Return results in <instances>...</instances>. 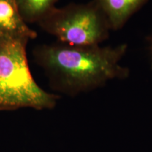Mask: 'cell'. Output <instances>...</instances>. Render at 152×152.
Instances as JSON below:
<instances>
[{
    "instance_id": "obj_2",
    "label": "cell",
    "mask_w": 152,
    "mask_h": 152,
    "mask_svg": "<svg viewBox=\"0 0 152 152\" xmlns=\"http://www.w3.org/2000/svg\"><path fill=\"white\" fill-rule=\"evenodd\" d=\"M26 38L0 36V111L51 109L58 96L43 90L30 73Z\"/></svg>"
},
{
    "instance_id": "obj_3",
    "label": "cell",
    "mask_w": 152,
    "mask_h": 152,
    "mask_svg": "<svg viewBox=\"0 0 152 152\" xmlns=\"http://www.w3.org/2000/svg\"><path fill=\"white\" fill-rule=\"evenodd\" d=\"M39 23L60 42L74 46L99 45L111 30L105 13L95 0L55 7Z\"/></svg>"
},
{
    "instance_id": "obj_4",
    "label": "cell",
    "mask_w": 152,
    "mask_h": 152,
    "mask_svg": "<svg viewBox=\"0 0 152 152\" xmlns=\"http://www.w3.org/2000/svg\"><path fill=\"white\" fill-rule=\"evenodd\" d=\"M0 36L34 39L35 31L30 29L18 11L16 0H0Z\"/></svg>"
},
{
    "instance_id": "obj_1",
    "label": "cell",
    "mask_w": 152,
    "mask_h": 152,
    "mask_svg": "<svg viewBox=\"0 0 152 152\" xmlns=\"http://www.w3.org/2000/svg\"><path fill=\"white\" fill-rule=\"evenodd\" d=\"M127 50L126 44L100 47L59 42L40 47L35 56L55 90L74 96L110 80L128 78L130 70L121 64Z\"/></svg>"
},
{
    "instance_id": "obj_6",
    "label": "cell",
    "mask_w": 152,
    "mask_h": 152,
    "mask_svg": "<svg viewBox=\"0 0 152 152\" xmlns=\"http://www.w3.org/2000/svg\"><path fill=\"white\" fill-rule=\"evenodd\" d=\"M18 11L25 22L39 23L55 8L58 0H16Z\"/></svg>"
},
{
    "instance_id": "obj_5",
    "label": "cell",
    "mask_w": 152,
    "mask_h": 152,
    "mask_svg": "<svg viewBox=\"0 0 152 152\" xmlns=\"http://www.w3.org/2000/svg\"><path fill=\"white\" fill-rule=\"evenodd\" d=\"M105 13L111 30L122 28L148 0H95Z\"/></svg>"
},
{
    "instance_id": "obj_7",
    "label": "cell",
    "mask_w": 152,
    "mask_h": 152,
    "mask_svg": "<svg viewBox=\"0 0 152 152\" xmlns=\"http://www.w3.org/2000/svg\"><path fill=\"white\" fill-rule=\"evenodd\" d=\"M150 54H151V66L152 68V37L151 38V42H150Z\"/></svg>"
}]
</instances>
